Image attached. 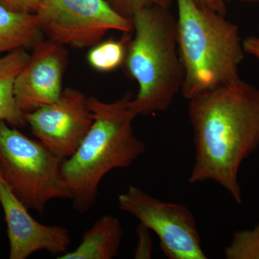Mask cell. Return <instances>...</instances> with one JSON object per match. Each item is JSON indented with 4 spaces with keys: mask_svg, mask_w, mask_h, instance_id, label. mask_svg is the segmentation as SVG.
I'll return each instance as SVG.
<instances>
[{
    "mask_svg": "<svg viewBox=\"0 0 259 259\" xmlns=\"http://www.w3.org/2000/svg\"><path fill=\"white\" fill-rule=\"evenodd\" d=\"M189 101L195 148L189 182H215L241 204L240 167L259 147V89L240 79Z\"/></svg>",
    "mask_w": 259,
    "mask_h": 259,
    "instance_id": "1",
    "label": "cell"
},
{
    "mask_svg": "<svg viewBox=\"0 0 259 259\" xmlns=\"http://www.w3.org/2000/svg\"><path fill=\"white\" fill-rule=\"evenodd\" d=\"M131 99L128 95L112 102L88 98L93 125L62 167L77 212H88L93 208L99 187L107 173L131 166L146 151L144 141L136 136L133 127L136 115L131 108Z\"/></svg>",
    "mask_w": 259,
    "mask_h": 259,
    "instance_id": "2",
    "label": "cell"
},
{
    "mask_svg": "<svg viewBox=\"0 0 259 259\" xmlns=\"http://www.w3.org/2000/svg\"><path fill=\"white\" fill-rule=\"evenodd\" d=\"M177 40L187 100L210 89L239 81L244 49L236 24L194 0H177Z\"/></svg>",
    "mask_w": 259,
    "mask_h": 259,
    "instance_id": "3",
    "label": "cell"
},
{
    "mask_svg": "<svg viewBox=\"0 0 259 259\" xmlns=\"http://www.w3.org/2000/svg\"><path fill=\"white\" fill-rule=\"evenodd\" d=\"M131 19L135 36L126 52L125 66L139 84L131 110L136 116L166 111L184 80L177 20L160 7L138 10Z\"/></svg>",
    "mask_w": 259,
    "mask_h": 259,
    "instance_id": "4",
    "label": "cell"
},
{
    "mask_svg": "<svg viewBox=\"0 0 259 259\" xmlns=\"http://www.w3.org/2000/svg\"><path fill=\"white\" fill-rule=\"evenodd\" d=\"M64 161L38 140L0 120V173L29 209L42 214L53 199H72L63 176Z\"/></svg>",
    "mask_w": 259,
    "mask_h": 259,
    "instance_id": "5",
    "label": "cell"
},
{
    "mask_svg": "<svg viewBox=\"0 0 259 259\" xmlns=\"http://www.w3.org/2000/svg\"><path fill=\"white\" fill-rule=\"evenodd\" d=\"M35 14L49 39L79 49L97 45L111 30H134L132 19L105 0H40Z\"/></svg>",
    "mask_w": 259,
    "mask_h": 259,
    "instance_id": "6",
    "label": "cell"
},
{
    "mask_svg": "<svg viewBox=\"0 0 259 259\" xmlns=\"http://www.w3.org/2000/svg\"><path fill=\"white\" fill-rule=\"evenodd\" d=\"M117 199L122 211L156 233L167 258H207L197 221L187 206L160 200L134 186L120 194Z\"/></svg>",
    "mask_w": 259,
    "mask_h": 259,
    "instance_id": "7",
    "label": "cell"
},
{
    "mask_svg": "<svg viewBox=\"0 0 259 259\" xmlns=\"http://www.w3.org/2000/svg\"><path fill=\"white\" fill-rule=\"evenodd\" d=\"M24 117L37 140L64 160L76 152L93 123L88 98L71 88L64 90L57 101Z\"/></svg>",
    "mask_w": 259,
    "mask_h": 259,
    "instance_id": "8",
    "label": "cell"
},
{
    "mask_svg": "<svg viewBox=\"0 0 259 259\" xmlns=\"http://www.w3.org/2000/svg\"><path fill=\"white\" fill-rule=\"evenodd\" d=\"M0 205L8 227L10 259H25L41 250L58 256L68 251L71 242L69 230L37 221L15 195L1 173Z\"/></svg>",
    "mask_w": 259,
    "mask_h": 259,
    "instance_id": "9",
    "label": "cell"
},
{
    "mask_svg": "<svg viewBox=\"0 0 259 259\" xmlns=\"http://www.w3.org/2000/svg\"><path fill=\"white\" fill-rule=\"evenodd\" d=\"M67 61V52L61 44L49 39L34 46L15 83V101L24 114L60 98Z\"/></svg>",
    "mask_w": 259,
    "mask_h": 259,
    "instance_id": "10",
    "label": "cell"
},
{
    "mask_svg": "<svg viewBox=\"0 0 259 259\" xmlns=\"http://www.w3.org/2000/svg\"><path fill=\"white\" fill-rule=\"evenodd\" d=\"M124 231L120 220L105 214L83 234L76 249L68 250L58 259H112L118 254Z\"/></svg>",
    "mask_w": 259,
    "mask_h": 259,
    "instance_id": "11",
    "label": "cell"
},
{
    "mask_svg": "<svg viewBox=\"0 0 259 259\" xmlns=\"http://www.w3.org/2000/svg\"><path fill=\"white\" fill-rule=\"evenodd\" d=\"M42 34L35 13L14 11L0 4V55L33 47Z\"/></svg>",
    "mask_w": 259,
    "mask_h": 259,
    "instance_id": "12",
    "label": "cell"
},
{
    "mask_svg": "<svg viewBox=\"0 0 259 259\" xmlns=\"http://www.w3.org/2000/svg\"><path fill=\"white\" fill-rule=\"evenodd\" d=\"M30 54L25 49L0 56V120L15 127L26 125L24 113L15 101V80L28 61Z\"/></svg>",
    "mask_w": 259,
    "mask_h": 259,
    "instance_id": "13",
    "label": "cell"
},
{
    "mask_svg": "<svg viewBox=\"0 0 259 259\" xmlns=\"http://www.w3.org/2000/svg\"><path fill=\"white\" fill-rule=\"evenodd\" d=\"M129 35L120 40H107L92 47L88 56L89 63L97 71L108 72L117 69L125 59L126 42Z\"/></svg>",
    "mask_w": 259,
    "mask_h": 259,
    "instance_id": "14",
    "label": "cell"
},
{
    "mask_svg": "<svg viewBox=\"0 0 259 259\" xmlns=\"http://www.w3.org/2000/svg\"><path fill=\"white\" fill-rule=\"evenodd\" d=\"M226 259H259V222L252 230H243L233 234L224 250Z\"/></svg>",
    "mask_w": 259,
    "mask_h": 259,
    "instance_id": "15",
    "label": "cell"
},
{
    "mask_svg": "<svg viewBox=\"0 0 259 259\" xmlns=\"http://www.w3.org/2000/svg\"><path fill=\"white\" fill-rule=\"evenodd\" d=\"M113 4V8L121 14L128 18H132L133 15L138 10L149 7H160L167 8L169 0H110Z\"/></svg>",
    "mask_w": 259,
    "mask_h": 259,
    "instance_id": "16",
    "label": "cell"
},
{
    "mask_svg": "<svg viewBox=\"0 0 259 259\" xmlns=\"http://www.w3.org/2000/svg\"><path fill=\"white\" fill-rule=\"evenodd\" d=\"M151 231L139 223L136 229L137 235V245L135 250V258H151L153 252L152 240H151Z\"/></svg>",
    "mask_w": 259,
    "mask_h": 259,
    "instance_id": "17",
    "label": "cell"
},
{
    "mask_svg": "<svg viewBox=\"0 0 259 259\" xmlns=\"http://www.w3.org/2000/svg\"><path fill=\"white\" fill-rule=\"evenodd\" d=\"M40 0H0V4L8 9L23 13H36Z\"/></svg>",
    "mask_w": 259,
    "mask_h": 259,
    "instance_id": "18",
    "label": "cell"
},
{
    "mask_svg": "<svg viewBox=\"0 0 259 259\" xmlns=\"http://www.w3.org/2000/svg\"><path fill=\"white\" fill-rule=\"evenodd\" d=\"M197 4L216 12L219 14H226V0H194Z\"/></svg>",
    "mask_w": 259,
    "mask_h": 259,
    "instance_id": "19",
    "label": "cell"
},
{
    "mask_svg": "<svg viewBox=\"0 0 259 259\" xmlns=\"http://www.w3.org/2000/svg\"><path fill=\"white\" fill-rule=\"evenodd\" d=\"M243 47L245 53L255 56L259 61V28L258 35L245 39L243 41Z\"/></svg>",
    "mask_w": 259,
    "mask_h": 259,
    "instance_id": "20",
    "label": "cell"
},
{
    "mask_svg": "<svg viewBox=\"0 0 259 259\" xmlns=\"http://www.w3.org/2000/svg\"><path fill=\"white\" fill-rule=\"evenodd\" d=\"M241 1L248 2V3H259V0H241Z\"/></svg>",
    "mask_w": 259,
    "mask_h": 259,
    "instance_id": "21",
    "label": "cell"
},
{
    "mask_svg": "<svg viewBox=\"0 0 259 259\" xmlns=\"http://www.w3.org/2000/svg\"><path fill=\"white\" fill-rule=\"evenodd\" d=\"M0 209H1V205H0Z\"/></svg>",
    "mask_w": 259,
    "mask_h": 259,
    "instance_id": "22",
    "label": "cell"
}]
</instances>
